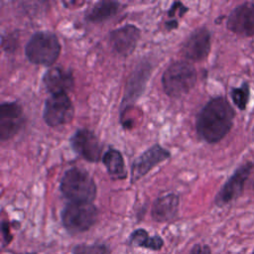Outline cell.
<instances>
[{"label": "cell", "mask_w": 254, "mask_h": 254, "mask_svg": "<svg viewBox=\"0 0 254 254\" xmlns=\"http://www.w3.org/2000/svg\"><path fill=\"white\" fill-rule=\"evenodd\" d=\"M129 243L134 246H140L152 250H160L163 247L164 241L158 236H150L145 229H137L133 231L129 237Z\"/></svg>", "instance_id": "ac0fdd59"}, {"label": "cell", "mask_w": 254, "mask_h": 254, "mask_svg": "<svg viewBox=\"0 0 254 254\" xmlns=\"http://www.w3.org/2000/svg\"><path fill=\"white\" fill-rule=\"evenodd\" d=\"M189 254H212V252L207 245L196 244L190 249Z\"/></svg>", "instance_id": "603a6c76"}, {"label": "cell", "mask_w": 254, "mask_h": 254, "mask_svg": "<svg viewBox=\"0 0 254 254\" xmlns=\"http://www.w3.org/2000/svg\"><path fill=\"white\" fill-rule=\"evenodd\" d=\"M253 169V164L248 162L241 165L235 170L231 177L226 181L220 190L217 192L214 202L218 206H222L229 203L233 199H236L243 192L244 186L248 180L250 173Z\"/></svg>", "instance_id": "52a82bcc"}, {"label": "cell", "mask_w": 254, "mask_h": 254, "mask_svg": "<svg viewBox=\"0 0 254 254\" xmlns=\"http://www.w3.org/2000/svg\"><path fill=\"white\" fill-rule=\"evenodd\" d=\"M60 53V41L54 33L49 31L32 35L25 48L27 59L35 64L52 65L58 60Z\"/></svg>", "instance_id": "277c9868"}, {"label": "cell", "mask_w": 254, "mask_h": 254, "mask_svg": "<svg viewBox=\"0 0 254 254\" xmlns=\"http://www.w3.org/2000/svg\"><path fill=\"white\" fill-rule=\"evenodd\" d=\"M2 232L4 234L5 240L7 243H9V241L11 240V236H10V232H9V225L6 222L2 223Z\"/></svg>", "instance_id": "cb8c5ba5"}, {"label": "cell", "mask_w": 254, "mask_h": 254, "mask_svg": "<svg viewBox=\"0 0 254 254\" xmlns=\"http://www.w3.org/2000/svg\"><path fill=\"white\" fill-rule=\"evenodd\" d=\"M140 30L134 25H125L110 32V44L121 56L130 55L140 39Z\"/></svg>", "instance_id": "4fadbf2b"}, {"label": "cell", "mask_w": 254, "mask_h": 254, "mask_svg": "<svg viewBox=\"0 0 254 254\" xmlns=\"http://www.w3.org/2000/svg\"><path fill=\"white\" fill-rule=\"evenodd\" d=\"M196 77V70L190 63L176 61L164 71L162 85L169 96L181 97L194 86Z\"/></svg>", "instance_id": "7a4b0ae2"}, {"label": "cell", "mask_w": 254, "mask_h": 254, "mask_svg": "<svg viewBox=\"0 0 254 254\" xmlns=\"http://www.w3.org/2000/svg\"><path fill=\"white\" fill-rule=\"evenodd\" d=\"M170 155V152L159 144L150 147L133 162L131 168V182L135 183L140 180L155 166L167 160Z\"/></svg>", "instance_id": "8fae6325"}, {"label": "cell", "mask_w": 254, "mask_h": 254, "mask_svg": "<svg viewBox=\"0 0 254 254\" xmlns=\"http://www.w3.org/2000/svg\"><path fill=\"white\" fill-rule=\"evenodd\" d=\"M74 114L71 100L65 92L52 94L47 98L43 111V118L47 125L58 127L68 123Z\"/></svg>", "instance_id": "8992f818"}, {"label": "cell", "mask_w": 254, "mask_h": 254, "mask_svg": "<svg viewBox=\"0 0 254 254\" xmlns=\"http://www.w3.org/2000/svg\"><path fill=\"white\" fill-rule=\"evenodd\" d=\"M60 189L71 202H92L96 196V185L93 179L78 168H71L64 174Z\"/></svg>", "instance_id": "3957f363"}, {"label": "cell", "mask_w": 254, "mask_h": 254, "mask_svg": "<svg viewBox=\"0 0 254 254\" xmlns=\"http://www.w3.org/2000/svg\"><path fill=\"white\" fill-rule=\"evenodd\" d=\"M230 95L235 106L240 110H245L250 97V87L247 82H243L238 87H233Z\"/></svg>", "instance_id": "ffe728a7"}, {"label": "cell", "mask_w": 254, "mask_h": 254, "mask_svg": "<svg viewBox=\"0 0 254 254\" xmlns=\"http://www.w3.org/2000/svg\"><path fill=\"white\" fill-rule=\"evenodd\" d=\"M226 27L241 37L254 36V3L244 2L236 6L227 18Z\"/></svg>", "instance_id": "ba28073f"}, {"label": "cell", "mask_w": 254, "mask_h": 254, "mask_svg": "<svg viewBox=\"0 0 254 254\" xmlns=\"http://www.w3.org/2000/svg\"><path fill=\"white\" fill-rule=\"evenodd\" d=\"M179 210V196L175 193H168L158 197L152 206L151 214L154 220L166 222L174 219Z\"/></svg>", "instance_id": "9a60e30c"}, {"label": "cell", "mask_w": 254, "mask_h": 254, "mask_svg": "<svg viewBox=\"0 0 254 254\" xmlns=\"http://www.w3.org/2000/svg\"><path fill=\"white\" fill-rule=\"evenodd\" d=\"M148 71H149L148 69L144 70V68L142 67L140 70H136L133 73V77L130 78L128 88H127V91H128L126 94L127 98H132V100H134L136 99L137 96H139V94L143 90L144 82L148 78V76L145 75L146 73H148Z\"/></svg>", "instance_id": "d6986e66"}, {"label": "cell", "mask_w": 254, "mask_h": 254, "mask_svg": "<svg viewBox=\"0 0 254 254\" xmlns=\"http://www.w3.org/2000/svg\"><path fill=\"white\" fill-rule=\"evenodd\" d=\"M120 4L116 1H100L87 13L85 19L90 22H102L113 17L119 10Z\"/></svg>", "instance_id": "e0dca14e"}, {"label": "cell", "mask_w": 254, "mask_h": 254, "mask_svg": "<svg viewBox=\"0 0 254 254\" xmlns=\"http://www.w3.org/2000/svg\"><path fill=\"white\" fill-rule=\"evenodd\" d=\"M167 27L169 29H175L178 27V22L176 20H173V21H170V22H167Z\"/></svg>", "instance_id": "d4e9b609"}, {"label": "cell", "mask_w": 254, "mask_h": 254, "mask_svg": "<svg viewBox=\"0 0 254 254\" xmlns=\"http://www.w3.org/2000/svg\"><path fill=\"white\" fill-rule=\"evenodd\" d=\"M97 208L92 202H69L62 212L64 228L70 233H80L88 230L96 221Z\"/></svg>", "instance_id": "5b68a950"}, {"label": "cell", "mask_w": 254, "mask_h": 254, "mask_svg": "<svg viewBox=\"0 0 254 254\" xmlns=\"http://www.w3.org/2000/svg\"><path fill=\"white\" fill-rule=\"evenodd\" d=\"M177 11H180L179 16L182 17L185 14V12L188 11V8L186 6H184L181 2H175V3H173L171 9L169 10V17H174Z\"/></svg>", "instance_id": "7402d4cb"}, {"label": "cell", "mask_w": 254, "mask_h": 254, "mask_svg": "<svg viewBox=\"0 0 254 254\" xmlns=\"http://www.w3.org/2000/svg\"><path fill=\"white\" fill-rule=\"evenodd\" d=\"M210 52V33L204 28L194 30L183 46V55L190 61H201Z\"/></svg>", "instance_id": "7c38bea8"}, {"label": "cell", "mask_w": 254, "mask_h": 254, "mask_svg": "<svg viewBox=\"0 0 254 254\" xmlns=\"http://www.w3.org/2000/svg\"><path fill=\"white\" fill-rule=\"evenodd\" d=\"M234 117L235 112L225 97L211 98L197 115V134L207 143H217L231 130Z\"/></svg>", "instance_id": "6da1fadb"}, {"label": "cell", "mask_w": 254, "mask_h": 254, "mask_svg": "<svg viewBox=\"0 0 254 254\" xmlns=\"http://www.w3.org/2000/svg\"><path fill=\"white\" fill-rule=\"evenodd\" d=\"M70 145L75 153L88 162H98L101 158L102 145L90 130L78 129L70 138Z\"/></svg>", "instance_id": "9c48e42d"}, {"label": "cell", "mask_w": 254, "mask_h": 254, "mask_svg": "<svg viewBox=\"0 0 254 254\" xmlns=\"http://www.w3.org/2000/svg\"><path fill=\"white\" fill-rule=\"evenodd\" d=\"M109 249L103 244H78L72 249V254H108Z\"/></svg>", "instance_id": "44dd1931"}, {"label": "cell", "mask_w": 254, "mask_h": 254, "mask_svg": "<svg viewBox=\"0 0 254 254\" xmlns=\"http://www.w3.org/2000/svg\"><path fill=\"white\" fill-rule=\"evenodd\" d=\"M251 254H254V251H253V252H252V253H251Z\"/></svg>", "instance_id": "484cf974"}, {"label": "cell", "mask_w": 254, "mask_h": 254, "mask_svg": "<svg viewBox=\"0 0 254 254\" xmlns=\"http://www.w3.org/2000/svg\"><path fill=\"white\" fill-rule=\"evenodd\" d=\"M24 125L23 109L17 102H3L0 106L1 141L15 136Z\"/></svg>", "instance_id": "30bf717a"}, {"label": "cell", "mask_w": 254, "mask_h": 254, "mask_svg": "<svg viewBox=\"0 0 254 254\" xmlns=\"http://www.w3.org/2000/svg\"><path fill=\"white\" fill-rule=\"evenodd\" d=\"M102 163L104 164L108 174L115 179L126 178L127 171L125 168V163L122 154L115 150L110 149L106 151L102 156Z\"/></svg>", "instance_id": "2e32d148"}, {"label": "cell", "mask_w": 254, "mask_h": 254, "mask_svg": "<svg viewBox=\"0 0 254 254\" xmlns=\"http://www.w3.org/2000/svg\"><path fill=\"white\" fill-rule=\"evenodd\" d=\"M43 82L52 94L62 93L73 86V75L68 69L54 66L46 71L43 76Z\"/></svg>", "instance_id": "5bb4252c"}]
</instances>
